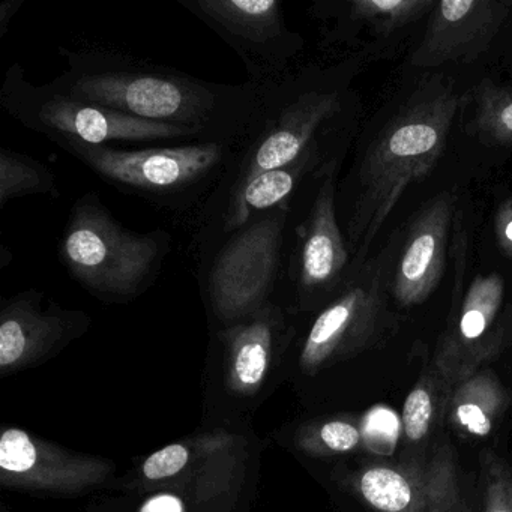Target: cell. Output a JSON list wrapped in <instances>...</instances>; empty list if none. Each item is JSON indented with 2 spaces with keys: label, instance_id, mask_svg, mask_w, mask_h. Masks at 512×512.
Wrapping results in <instances>:
<instances>
[{
  "label": "cell",
  "instance_id": "1",
  "mask_svg": "<svg viewBox=\"0 0 512 512\" xmlns=\"http://www.w3.org/2000/svg\"><path fill=\"white\" fill-rule=\"evenodd\" d=\"M67 71L49 83L55 91L133 118L193 131L200 142L241 148L260 107L253 83L206 82L184 71L106 50L61 47Z\"/></svg>",
  "mask_w": 512,
  "mask_h": 512
},
{
  "label": "cell",
  "instance_id": "2",
  "mask_svg": "<svg viewBox=\"0 0 512 512\" xmlns=\"http://www.w3.org/2000/svg\"><path fill=\"white\" fill-rule=\"evenodd\" d=\"M463 101L443 80L422 83L370 143L352 199L338 218L353 266L370 257L377 233L407 188L433 172Z\"/></svg>",
  "mask_w": 512,
  "mask_h": 512
},
{
  "label": "cell",
  "instance_id": "3",
  "mask_svg": "<svg viewBox=\"0 0 512 512\" xmlns=\"http://www.w3.org/2000/svg\"><path fill=\"white\" fill-rule=\"evenodd\" d=\"M260 89V107L247 139L220 184L197 214L199 226L218 223L262 173L280 169L310 146L328 140L344 97L328 73L304 70Z\"/></svg>",
  "mask_w": 512,
  "mask_h": 512
},
{
  "label": "cell",
  "instance_id": "4",
  "mask_svg": "<svg viewBox=\"0 0 512 512\" xmlns=\"http://www.w3.org/2000/svg\"><path fill=\"white\" fill-rule=\"evenodd\" d=\"M172 251V235L140 233L116 220L94 191L71 206L59 236V262L86 292L106 302H128L148 292Z\"/></svg>",
  "mask_w": 512,
  "mask_h": 512
},
{
  "label": "cell",
  "instance_id": "5",
  "mask_svg": "<svg viewBox=\"0 0 512 512\" xmlns=\"http://www.w3.org/2000/svg\"><path fill=\"white\" fill-rule=\"evenodd\" d=\"M289 212L286 203L232 232L194 236L197 283L218 320L239 322L280 305Z\"/></svg>",
  "mask_w": 512,
  "mask_h": 512
},
{
  "label": "cell",
  "instance_id": "6",
  "mask_svg": "<svg viewBox=\"0 0 512 512\" xmlns=\"http://www.w3.org/2000/svg\"><path fill=\"white\" fill-rule=\"evenodd\" d=\"M58 146L116 190L175 214L202 211L239 149L214 142L133 151L79 143Z\"/></svg>",
  "mask_w": 512,
  "mask_h": 512
},
{
  "label": "cell",
  "instance_id": "7",
  "mask_svg": "<svg viewBox=\"0 0 512 512\" xmlns=\"http://www.w3.org/2000/svg\"><path fill=\"white\" fill-rule=\"evenodd\" d=\"M338 160L329 161L290 200L278 304L320 310L343 290L353 259L337 212Z\"/></svg>",
  "mask_w": 512,
  "mask_h": 512
},
{
  "label": "cell",
  "instance_id": "8",
  "mask_svg": "<svg viewBox=\"0 0 512 512\" xmlns=\"http://www.w3.org/2000/svg\"><path fill=\"white\" fill-rule=\"evenodd\" d=\"M0 106L17 124L46 136L55 145L200 142L193 131L185 128L133 118L107 107L74 100L55 91L49 83L35 85L20 64H11L5 71Z\"/></svg>",
  "mask_w": 512,
  "mask_h": 512
},
{
  "label": "cell",
  "instance_id": "9",
  "mask_svg": "<svg viewBox=\"0 0 512 512\" xmlns=\"http://www.w3.org/2000/svg\"><path fill=\"white\" fill-rule=\"evenodd\" d=\"M401 242L395 233L382 253L355 266L343 290L320 308L305 338L308 365L364 349L389 325L388 296Z\"/></svg>",
  "mask_w": 512,
  "mask_h": 512
},
{
  "label": "cell",
  "instance_id": "10",
  "mask_svg": "<svg viewBox=\"0 0 512 512\" xmlns=\"http://www.w3.org/2000/svg\"><path fill=\"white\" fill-rule=\"evenodd\" d=\"M211 29L244 64L257 88L283 79L304 40L292 31L281 0H178Z\"/></svg>",
  "mask_w": 512,
  "mask_h": 512
},
{
  "label": "cell",
  "instance_id": "11",
  "mask_svg": "<svg viewBox=\"0 0 512 512\" xmlns=\"http://www.w3.org/2000/svg\"><path fill=\"white\" fill-rule=\"evenodd\" d=\"M353 487L374 512H476L446 442L391 463L368 464L356 473Z\"/></svg>",
  "mask_w": 512,
  "mask_h": 512
},
{
  "label": "cell",
  "instance_id": "12",
  "mask_svg": "<svg viewBox=\"0 0 512 512\" xmlns=\"http://www.w3.org/2000/svg\"><path fill=\"white\" fill-rule=\"evenodd\" d=\"M505 284L499 274L478 275L460 310L452 314L431 370L449 386L481 370L512 338V308L502 313Z\"/></svg>",
  "mask_w": 512,
  "mask_h": 512
},
{
  "label": "cell",
  "instance_id": "13",
  "mask_svg": "<svg viewBox=\"0 0 512 512\" xmlns=\"http://www.w3.org/2000/svg\"><path fill=\"white\" fill-rule=\"evenodd\" d=\"M506 0H443L430 13L427 31L413 53L416 68L475 61L487 52L511 16Z\"/></svg>",
  "mask_w": 512,
  "mask_h": 512
},
{
  "label": "cell",
  "instance_id": "14",
  "mask_svg": "<svg viewBox=\"0 0 512 512\" xmlns=\"http://www.w3.org/2000/svg\"><path fill=\"white\" fill-rule=\"evenodd\" d=\"M454 211V197L442 193L428 200L410 221L391 286L392 298L401 307L427 301L442 281Z\"/></svg>",
  "mask_w": 512,
  "mask_h": 512
},
{
  "label": "cell",
  "instance_id": "15",
  "mask_svg": "<svg viewBox=\"0 0 512 512\" xmlns=\"http://www.w3.org/2000/svg\"><path fill=\"white\" fill-rule=\"evenodd\" d=\"M436 7L433 0H350L344 4L314 5V16L335 20L325 35L329 43L343 41L361 29H370L379 37H389L406 26L419 22Z\"/></svg>",
  "mask_w": 512,
  "mask_h": 512
},
{
  "label": "cell",
  "instance_id": "16",
  "mask_svg": "<svg viewBox=\"0 0 512 512\" xmlns=\"http://www.w3.org/2000/svg\"><path fill=\"white\" fill-rule=\"evenodd\" d=\"M509 404V395L493 371L481 368L452 386L445 418L455 433L464 437H487L499 424Z\"/></svg>",
  "mask_w": 512,
  "mask_h": 512
},
{
  "label": "cell",
  "instance_id": "17",
  "mask_svg": "<svg viewBox=\"0 0 512 512\" xmlns=\"http://www.w3.org/2000/svg\"><path fill=\"white\" fill-rule=\"evenodd\" d=\"M44 196L59 199L55 173L43 161L2 146L0 148V209L20 197Z\"/></svg>",
  "mask_w": 512,
  "mask_h": 512
},
{
  "label": "cell",
  "instance_id": "18",
  "mask_svg": "<svg viewBox=\"0 0 512 512\" xmlns=\"http://www.w3.org/2000/svg\"><path fill=\"white\" fill-rule=\"evenodd\" d=\"M449 391L451 388L431 368L427 377L416 383L404 401L401 415L404 436L409 442L427 439L439 418H445Z\"/></svg>",
  "mask_w": 512,
  "mask_h": 512
},
{
  "label": "cell",
  "instance_id": "19",
  "mask_svg": "<svg viewBox=\"0 0 512 512\" xmlns=\"http://www.w3.org/2000/svg\"><path fill=\"white\" fill-rule=\"evenodd\" d=\"M475 130L484 142L512 145V86L484 82L476 89Z\"/></svg>",
  "mask_w": 512,
  "mask_h": 512
},
{
  "label": "cell",
  "instance_id": "20",
  "mask_svg": "<svg viewBox=\"0 0 512 512\" xmlns=\"http://www.w3.org/2000/svg\"><path fill=\"white\" fill-rule=\"evenodd\" d=\"M481 512H512V467L490 449L481 454Z\"/></svg>",
  "mask_w": 512,
  "mask_h": 512
},
{
  "label": "cell",
  "instance_id": "21",
  "mask_svg": "<svg viewBox=\"0 0 512 512\" xmlns=\"http://www.w3.org/2000/svg\"><path fill=\"white\" fill-rule=\"evenodd\" d=\"M38 452L25 431L11 428L0 439V467L13 473H25L34 469Z\"/></svg>",
  "mask_w": 512,
  "mask_h": 512
},
{
  "label": "cell",
  "instance_id": "22",
  "mask_svg": "<svg viewBox=\"0 0 512 512\" xmlns=\"http://www.w3.org/2000/svg\"><path fill=\"white\" fill-rule=\"evenodd\" d=\"M188 461V451L182 445H170L152 454L143 466V473L149 479L167 478L184 469Z\"/></svg>",
  "mask_w": 512,
  "mask_h": 512
},
{
  "label": "cell",
  "instance_id": "23",
  "mask_svg": "<svg viewBox=\"0 0 512 512\" xmlns=\"http://www.w3.org/2000/svg\"><path fill=\"white\" fill-rule=\"evenodd\" d=\"M319 437L328 451L338 454L355 451L362 440L361 430L347 421L326 422L320 427Z\"/></svg>",
  "mask_w": 512,
  "mask_h": 512
},
{
  "label": "cell",
  "instance_id": "24",
  "mask_svg": "<svg viewBox=\"0 0 512 512\" xmlns=\"http://www.w3.org/2000/svg\"><path fill=\"white\" fill-rule=\"evenodd\" d=\"M28 341L19 322L2 314L0 322V367H10L25 356Z\"/></svg>",
  "mask_w": 512,
  "mask_h": 512
},
{
  "label": "cell",
  "instance_id": "25",
  "mask_svg": "<svg viewBox=\"0 0 512 512\" xmlns=\"http://www.w3.org/2000/svg\"><path fill=\"white\" fill-rule=\"evenodd\" d=\"M496 238L502 253L512 259V197L497 211Z\"/></svg>",
  "mask_w": 512,
  "mask_h": 512
},
{
  "label": "cell",
  "instance_id": "26",
  "mask_svg": "<svg viewBox=\"0 0 512 512\" xmlns=\"http://www.w3.org/2000/svg\"><path fill=\"white\" fill-rule=\"evenodd\" d=\"M142 512H184V506L178 497L161 494L148 500Z\"/></svg>",
  "mask_w": 512,
  "mask_h": 512
},
{
  "label": "cell",
  "instance_id": "27",
  "mask_svg": "<svg viewBox=\"0 0 512 512\" xmlns=\"http://www.w3.org/2000/svg\"><path fill=\"white\" fill-rule=\"evenodd\" d=\"M25 4L26 0H2L0 2V41L4 40L14 17Z\"/></svg>",
  "mask_w": 512,
  "mask_h": 512
}]
</instances>
